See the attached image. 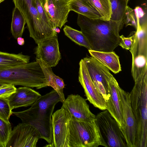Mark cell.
I'll list each match as a JSON object with an SVG mask.
<instances>
[{"label":"cell","mask_w":147,"mask_h":147,"mask_svg":"<svg viewBox=\"0 0 147 147\" xmlns=\"http://www.w3.org/2000/svg\"><path fill=\"white\" fill-rule=\"evenodd\" d=\"M77 23L87 39L91 50L112 52L119 45V33L123 25L121 22L91 19L78 14Z\"/></svg>","instance_id":"1"},{"label":"cell","mask_w":147,"mask_h":147,"mask_svg":"<svg viewBox=\"0 0 147 147\" xmlns=\"http://www.w3.org/2000/svg\"><path fill=\"white\" fill-rule=\"evenodd\" d=\"M16 89L14 85L5 84L0 88V98L7 99L16 92Z\"/></svg>","instance_id":"33"},{"label":"cell","mask_w":147,"mask_h":147,"mask_svg":"<svg viewBox=\"0 0 147 147\" xmlns=\"http://www.w3.org/2000/svg\"><path fill=\"white\" fill-rule=\"evenodd\" d=\"M65 35L71 40L78 45L90 50L89 42L86 37L80 31L75 29L69 26L65 25L63 28Z\"/></svg>","instance_id":"28"},{"label":"cell","mask_w":147,"mask_h":147,"mask_svg":"<svg viewBox=\"0 0 147 147\" xmlns=\"http://www.w3.org/2000/svg\"><path fill=\"white\" fill-rule=\"evenodd\" d=\"M71 116L64 109L61 107L52 116V142L45 146L69 147V125Z\"/></svg>","instance_id":"9"},{"label":"cell","mask_w":147,"mask_h":147,"mask_svg":"<svg viewBox=\"0 0 147 147\" xmlns=\"http://www.w3.org/2000/svg\"><path fill=\"white\" fill-rule=\"evenodd\" d=\"M34 53L51 67L55 66L61 59L57 35L48 38L37 44Z\"/></svg>","instance_id":"13"},{"label":"cell","mask_w":147,"mask_h":147,"mask_svg":"<svg viewBox=\"0 0 147 147\" xmlns=\"http://www.w3.org/2000/svg\"><path fill=\"white\" fill-rule=\"evenodd\" d=\"M134 33V32H133ZM134 34L131 36L126 37L122 35L119 36V45L123 49L130 50L134 42Z\"/></svg>","instance_id":"34"},{"label":"cell","mask_w":147,"mask_h":147,"mask_svg":"<svg viewBox=\"0 0 147 147\" xmlns=\"http://www.w3.org/2000/svg\"><path fill=\"white\" fill-rule=\"evenodd\" d=\"M55 106L45 111L31 106L24 111H12V114L19 118L22 123L36 128L40 134V138L50 144L52 140V116Z\"/></svg>","instance_id":"5"},{"label":"cell","mask_w":147,"mask_h":147,"mask_svg":"<svg viewBox=\"0 0 147 147\" xmlns=\"http://www.w3.org/2000/svg\"><path fill=\"white\" fill-rule=\"evenodd\" d=\"M26 24V20L22 13L17 7H15L12 12L11 31L15 39L22 36Z\"/></svg>","instance_id":"24"},{"label":"cell","mask_w":147,"mask_h":147,"mask_svg":"<svg viewBox=\"0 0 147 147\" xmlns=\"http://www.w3.org/2000/svg\"><path fill=\"white\" fill-rule=\"evenodd\" d=\"M95 119L79 121L71 116L69 125V147L103 146Z\"/></svg>","instance_id":"4"},{"label":"cell","mask_w":147,"mask_h":147,"mask_svg":"<svg viewBox=\"0 0 147 147\" xmlns=\"http://www.w3.org/2000/svg\"><path fill=\"white\" fill-rule=\"evenodd\" d=\"M124 24L126 26L128 25L133 26L136 29L137 27L136 18L134 11L128 5L125 9Z\"/></svg>","instance_id":"32"},{"label":"cell","mask_w":147,"mask_h":147,"mask_svg":"<svg viewBox=\"0 0 147 147\" xmlns=\"http://www.w3.org/2000/svg\"><path fill=\"white\" fill-rule=\"evenodd\" d=\"M95 119L103 146L127 147L117 122L107 110L98 113L96 116Z\"/></svg>","instance_id":"6"},{"label":"cell","mask_w":147,"mask_h":147,"mask_svg":"<svg viewBox=\"0 0 147 147\" xmlns=\"http://www.w3.org/2000/svg\"><path fill=\"white\" fill-rule=\"evenodd\" d=\"M103 19L110 20L111 15V9L110 0H89Z\"/></svg>","instance_id":"29"},{"label":"cell","mask_w":147,"mask_h":147,"mask_svg":"<svg viewBox=\"0 0 147 147\" xmlns=\"http://www.w3.org/2000/svg\"><path fill=\"white\" fill-rule=\"evenodd\" d=\"M15 7L25 18L30 36L38 44L49 38L41 24L36 8L35 0H13Z\"/></svg>","instance_id":"7"},{"label":"cell","mask_w":147,"mask_h":147,"mask_svg":"<svg viewBox=\"0 0 147 147\" xmlns=\"http://www.w3.org/2000/svg\"><path fill=\"white\" fill-rule=\"evenodd\" d=\"M127 1H129V0H127Z\"/></svg>","instance_id":"38"},{"label":"cell","mask_w":147,"mask_h":147,"mask_svg":"<svg viewBox=\"0 0 147 147\" xmlns=\"http://www.w3.org/2000/svg\"><path fill=\"white\" fill-rule=\"evenodd\" d=\"M5 84L0 83V88L2 87Z\"/></svg>","instance_id":"36"},{"label":"cell","mask_w":147,"mask_h":147,"mask_svg":"<svg viewBox=\"0 0 147 147\" xmlns=\"http://www.w3.org/2000/svg\"><path fill=\"white\" fill-rule=\"evenodd\" d=\"M79 65V81L84 89L87 99L95 107L102 110H106V102L93 83L83 59Z\"/></svg>","instance_id":"12"},{"label":"cell","mask_w":147,"mask_h":147,"mask_svg":"<svg viewBox=\"0 0 147 147\" xmlns=\"http://www.w3.org/2000/svg\"><path fill=\"white\" fill-rule=\"evenodd\" d=\"M111 9L110 20L121 21L124 24L125 11L128 2L127 0H110Z\"/></svg>","instance_id":"27"},{"label":"cell","mask_w":147,"mask_h":147,"mask_svg":"<svg viewBox=\"0 0 147 147\" xmlns=\"http://www.w3.org/2000/svg\"><path fill=\"white\" fill-rule=\"evenodd\" d=\"M83 59L93 83L106 102L109 97V82L113 76L108 68L92 57Z\"/></svg>","instance_id":"10"},{"label":"cell","mask_w":147,"mask_h":147,"mask_svg":"<svg viewBox=\"0 0 147 147\" xmlns=\"http://www.w3.org/2000/svg\"><path fill=\"white\" fill-rule=\"evenodd\" d=\"M35 2L41 24L48 37L57 35L45 9L44 0H35Z\"/></svg>","instance_id":"25"},{"label":"cell","mask_w":147,"mask_h":147,"mask_svg":"<svg viewBox=\"0 0 147 147\" xmlns=\"http://www.w3.org/2000/svg\"><path fill=\"white\" fill-rule=\"evenodd\" d=\"M30 58L22 53L16 54L0 51V69L28 63Z\"/></svg>","instance_id":"22"},{"label":"cell","mask_w":147,"mask_h":147,"mask_svg":"<svg viewBox=\"0 0 147 147\" xmlns=\"http://www.w3.org/2000/svg\"><path fill=\"white\" fill-rule=\"evenodd\" d=\"M0 83L38 89L47 86L41 67L36 61L0 69Z\"/></svg>","instance_id":"2"},{"label":"cell","mask_w":147,"mask_h":147,"mask_svg":"<svg viewBox=\"0 0 147 147\" xmlns=\"http://www.w3.org/2000/svg\"><path fill=\"white\" fill-rule=\"evenodd\" d=\"M147 55L138 54L132 57L131 74L134 81L147 72Z\"/></svg>","instance_id":"26"},{"label":"cell","mask_w":147,"mask_h":147,"mask_svg":"<svg viewBox=\"0 0 147 147\" xmlns=\"http://www.w3.org/2000/svg\"><path fill=\"white\" fill-rule=\"evenodd\" d=\"M70 11L91 19L102 18L89 0H68Z\"/></svg>","instance_id":"21"},{"label":"cell","mask_w":147,"mask_h":147,"mask_svg":"<svg viewBox=\"0 0 147 147\" xmlns=\"http://www.w3.org/2000/svg\"><path fill=\"white\" fill-rule=\"evenodd\" d=\"M136 31L133 32L134 42L130 51L132 57L138 54L147 55V22L137 24Z\"/></svg>","instance_id":"20"},{"label":"cell","mask_w":147,"mask_h":147,"mask_svg":"<svg viewBox=\"0 0 147 147\" xmlns=\"http://www.w3.org/2000/svg\"><path fill=\"white\" fill-rule=\"evenodd\" d=\"M61 102L59 96L54 89L46 94L41 96L31 107L45 111Z\"/></svg>","instance_id":"23"},{"label":"cell","mask_w":147,"mask_h":147,"mask_svg":"<svg viewBox=\"0 0 147 147\" xmlns=\"http://www.w3.org/2000/svg\"><path fill=\"white\" fill-rule=\"evenodd\" d=\"M40 138V134L36 128L20 123L12 130L6 147H36Z\"/></svg>","instance_id":"11"},{"label":"cell","mask_w":147,"mask_h":147,"mask_svg":"<svg viewBox=\"0 0 147 147\" xmlns=\"http://www.w3.org/2000/svg\"><path fill=\"white\" fill-rule=\"evenodd\" d=\"M12 130L11 123L0 118V147H6Z\"/></svg>","instance_id":"30"},{"label":"cell","mask_w":147,"mask_h":147,"mask_svg":"<svg viewBox=\"0 0 147 147\" xmlns=\"http://www.w3.org/2000/svg\"><path fill=\"white\" fill-rule=\"evenodd\" d=\"M68 0H44V7L53 29L62 27L68 22L70 11Z\"/></svg>","instance_id":"15"},{"label":"cell","mask_w":147,"mask_h":147,"mask_svg":"<svg viewBox=\"0 0 147 147\" xmlns=\"http://www.w3.org/2000/svg\"><path fill=\"white\" fill-rule=\"evenodd\" d=\"M134 82L130 99L137 126V147H147V72Z\"/></svg>","instance_id":"3"},{"label":"cell","mask_w":147,"mask_h":147,"mask_svg":"<svg viewBox=\"0 0 147 147\" xmlns=\"http://www.w3.org/2000/svg\"><path fill=\"white\" fill-rule=\"evenodd\" d=\"M123 113V125L121 131L127 147H137V128L130 104V93L119 87Z\"/></svg>","instance_id":"8"},{"label":"cell","mask_w":147,"mask_h":147,"mask_svg":"<svg viewBox=\"0 0 147 147\" xmlns=\"http://www.w3.org/2000/svg\"><path fill=\"white\" fill-rule=\"evenodd\" d=\"M12 114L7 99L0 98V118L10 123L9 119Z\"/></svg>","instance_id":"31"},{"label":"cell","mask_w":147,"mask_h":147,"mask_svg":"<svg viewBox=\"0 0 147 147\" xmlns=\"http://www.w3.org/2000/svg\"><path fill=\"white\" fill-rule=\"evenodd\" d=\"M5 0H0V3L3 1Z\"/></svg>","instance_id":"37"},{"label":"cell","mask_w":147,"mask_h":147,"mask_svg":"<svg viewBox=\"0 0 147 147\" xmlns=\"http://www.w3.org/2000/svg\"><path fill=\"white\" fill-rule=\"evenodd\" d=\"M61 107L78 120L88 121L95 119L96 116L90 111L86 99L78 94L68 95L62 102Z\"/></svg>","instance_id":"14"},{"label":"cell","mask_w":147,"mask_h":147,"mask_svg":"<svg viewBox=\"0 0 147 147\" xmlns=\"http://www.w3.org/2000/svg\"><path fill=\"white\" fill-rule=\"evenodd\" d=\"M43 71L47 84V86L52 87L57 93L62 103L65 100L63 93L65 84L63 80L55 75L50 67L41 59H36Z\"/></svg>","instance_id":"18"},{"label":"cell","mask_w":147,"mask_h":147,"mask_svg":"<svg viewBox=\"0 0 147 147\" xmlns=\"http://www.w3.org/2000/svg\"><path fill=\"white\" fill-rule=\"evenodd\" d=\"M119 86L117 82L113 76L109 82V97L106 102V109L117 121L121 130L123 127V121Z\"/></svg>","instance_id":"16"},{"label":"cell","mask_w":147,"mask_h":147,"mask_svg":"<svg viewBox=\"0 0 147 147\" xmlns=\"http://www.w3.org/2000/svg\"><path fill=\"white\" fill-rule=\"evenodd\" d=\"M18 44L20 45H23L25 42V41L24 38L22 37H19L16 39Z\"/></svg>","instance_id":"35"},{"label":"cell","mask_w":147,"mask_h":147,"mask_svg":"<svg viewBox=\"0 0 147 147\" xmlns=\"http://www.w3.org/2000/svg\"><path fill=\"white\" fill-rule=\"evenodd\" d=\"M38 92L24 86L16 89V92L7 98L11 109L31 106L41 96Z\"/></svg>","instance_id":"17"},{"label":"cell","mask_w":147,"mask_h":147,"mask_svg":"<svg viewBox=\"0 0 147 147\" xmlns=\"http://www.w3.org/2000/svg\"><path fill=\"white\" fill-rule=\"evenodd\" d=\"M91 57L106 67L115 74L121 71L119 57L112 52H101L88 50Z\"/></svg>","instance_id":"19"}]
</instances>
